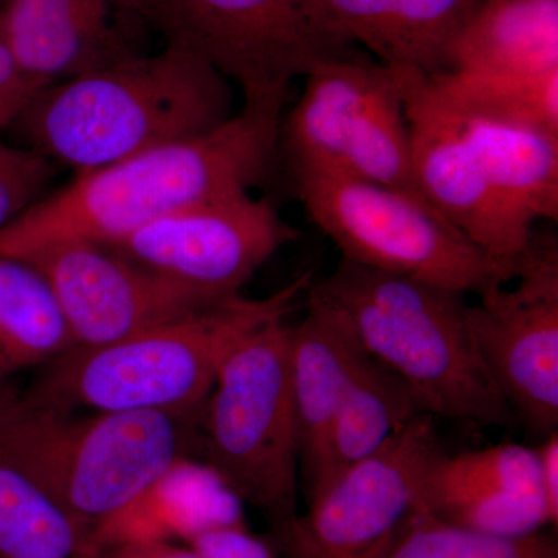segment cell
<instances>
[{
	"instance_id": "1",
	"label": "cell",
	"mask_w": 558,
	"mask_h": 558,
	"mask_svg": "<svg viewBox=\"0 0 558 558\" xmlns=\"http://www.w3.org/2000/svg\"><path fill=\"white\" fill-rule=\"evenodd\" d=\"M281 112L242 106L219 128L76 174L0 233V253L22 258L58 242L112 245L179 209L244 193L277 156Z\"/></svg>"
},
{
	"instance_id": "2",
	"label": "cell",
	"mask_w": 558,
	"mask_h": 558,
	"mask_svg": "<svg viewBox=\"0 0 558 558\" xmlns=\"http://www.w3.org/2000/svg\"><path fill=\"white\" fill-rule=\"evenodd\" d=\"M233 116L230 81L167 46L43 87L13 124L28 148L80 174L199 137Z\"/></svg>"
},
{
	"instance_id": "3",
	"label": "cell",
	"mask_w": 558,
	"mask_h": 558,
	"mask_svg": "<svg viewBox=\"0 0 558 558\" xmlns=\"http://www.w3.org/2000/svg\"><path fill=\"white\" fill-rule=\"evenodd\" d=\"M199 413L72 416L33 392L0 387V462L20 470L87 531L190 457Z\"/></svg>"
},
{
	"instance_id": "4",
	"label": "cell",
	"mask_w": 558,
	"mask_h": 558,
	"mask_svg": "<svg viewBox=\"0 0 558 558\" xmlns=\"http://www.w3.org/2000/svg\"><path fill=\"white\" fill-rule=\"evenodd\" d=\"M312 286L343 312L363 351L409 385L424 413L486 427L513 421L473 341L468 295L344 259Z\"/></svg>"
},
{
	"instance_id": "5",
	"label": "cell",
	"mask_w": 558,
	"mask_h": 558,
	"mask_svg": "<svg viewBox=\"0 0 558 558\" xmlns=\"http://www.w3.org/2000/svg\"><path fill=\"white\" fill-rule=\"evenodd\" d=\"M312 282L307 271L264 300L238 296L112 343L72 348L47 363L32 392L68 411L202 413L227 344L260 319L290 314Z\"/></svg>"
},
{
	"instance_id": "6",
	"label": "cell",
	"mask_w": 558,
	"mask_h": 558,
	"mask_svg": "<svg viewBox=\"0 0 558 558\" xmlns=\"http://www.w3.org/2000/svg\"><path fill=\"white\" fill-rule=\"evenodd\" d=\"M289 315L260 319L227 344L201 418L205 462L275 527L295 515L300 486Z\"/></svg>"
},
{
	"instance_id": "7",
	"label": "cell",
	"mask_w": 558,
	"mask_h": 558,
	"mask_svg": "<svg viewBox=\"0 0 558 558\" xmlns=\"http://www.w3.org/2000/svg\"><path fill=\"white\" fill-rule=\"evenodd\" d=\"M293 174L307 216L349 263L478 296L523 269L488 256L421 194L339 172Z\"/></svg>"
},
{
	"instance_id": "8",
	"label": "cell",
	"mask_w": 558,
	"mask_h": 558,
	"mask_svg": "<svg viewBox=\"0 0 558 558\" xmlns=\"http://www.w3.org/2000/svg\"><path fill=\"white\" fill-rule=\"evenodd\" d=\"M168 47L207 62L241 87L245 108L278 110L322 62L359 54L315 27L306 0H117Z\"/></svg>"
},
{
	"instance_id": "9",
	"label": "cell",
	"mask_w": 558,
	"mask_h": 558,
	"mask_svg": "<svg viewBox=\"0 0 558 558\" xmlns=\"http://www.w3.org/2000/svg\"><path fill=\"white\" fill-rule=\"evenodd\" d=\"M407 76L409 69L360 54L312 69L282 132L293 171L339 172L418 194Z\"/></svg>"
},
{
	"instance_id": "10",
	"label": "cell",
	"mask_w": 558,
	"mask_h": 558,
	"mask_svg": "<svg viewBox=\"0 0 558 558\" xmlns=\"http://www.w3.org/2000/svg\"><path fill=\"white\" fill-rule=\"evenodd\" d=\"M432 414L400 427L373 457L344 470L304 513L279 524V558H384L421 512L422 488L444 453Z\"/></svg>"
},
{
	"instance_id": "11",
	"label": "cell",
	"mask_w": 558,
	"mask_h": 558,
	"mask_svg": "<svg viewBox=\"0 0 558 558\" xmlns=\"http://www.w3.org/2000/svg\"><path fill=\"white\" fill-rule=\"evenodd\" d=\"M299 236L270 201L244 191L179 209L106 247L223 303L241 296L256 271Z\"/></svg>"
},
{
	"instance_id": "12",
	"label": "cell",
	"mask_w": 558,
	"mask_h": 558,
	"mask_svg": "<svg viewBox=\"0 0 558 558\" xmlns=\"http://www.w3.org/2000/svg\"><path fill=\"white\" fill-rule=\"evenodd\" d=\"M513 288L469 304V326L484 365L513 414L535 435L558 427V245L535 236Z\"/></svg>"
},
{
	"instance_id": "13",
	"label": "cell",
	"mask_w": 558,
	"mask_h": 558,
	"mask_svg": "<svg viewBox=\"0 0 558 558\" xmlns=\"http://www.w3.org/2000/svg\"><path fill=\"white\" fill-rule=\"evenodd\" d=\"M407 119L418 194L488 256L521 269L534 223L498 193L457 117L416 70L407 76Z\"/></svg>"
},
{
	"instance_id": "14",
	"label": "cell",
	"mask_w": 558,
	"mask_h": 558,
	"mask_svg": "<svg viewBox=\"0 0 558 558\" xmlns=\"http://www.w3.org/2000/svg\"><path fill=\"white\" fill-rule=\"evenodd\" d=\"M17 259L49 282L76 347H101L222 304L92 242H58Z\"/></svg>"
},
{
	"instance_id": "15",
	"label": "cell",
	"mask_w": 558,
	"mask_h": 558,
	"mask_svg": "<svg viewBox=\"0 0 558 558\" xmlns=\"http://www.w3.org/2000/svg\"><path fill=\"white\" fill-rule=\"evenodd\" d=\"M365 355L343 312L310 286L306 315L289 329L290 384L304 497L317 487L329 433Z\"/></svg>"
},
{
	"instance_id": "16",
	"label": "cell",
	"mask_w": 558,
	"mask_h": 558,
	"mask_svg": "<svg viewBox=\"0 0 558 558\" xmlns=\"http://www.w3.org/2000/svg\"><path fill=\"white\" fill-rule=\"evenodd\" d=\"M117 10V0H10L0 22L22 75L40 90L137 54Z\"/></svg>"
},
{
	"instance_id": "17",
	"label": "cell",
	"mask_w": 558,
	"mask_h": 558,
	"mask_svg": "<svg viewBox=\"0 0 558 558\" xmlns=\"http://www.w3.org/2000/svg\"><path fill=\"white\" fill-rule=\"evenodd\" d=\"M478 0H306L315 27L341 47H365L379 64L436 75Z\"/></svg>"
},
{
	"instance_id": "18",
	"label": "cell",
	"mask_w": 558,
	"mask_h": 558,
	"mask_svg": "<svg viewBox=\"0 0 558 558\" xmlns=\"http://www.w3.org/2000/svg\"><path fill=\"white\" fill-rule=\"evenodd\" d=\"M244 501L207 462L180 458L90 532V554L121 543H183L207 532L244 527Z\"/></svg>"
},
{
	"instance_id": "19",
	"label": "cell",
	"mask_w": 558,
	"mask_h": 558,
	"mask_svg": "<svg viewBox=\"0 0 558 558\" xmlns=\"http://www.w3.org/2000/svg\"><path fill=\"white\" fill-rule=\"evenodd\" d=\"M558 69V0H478L449 51V68L526 75Z\"/></svg>"
},
{
	"instance_id": "20",
	"label": "cell",
	"mask_w": 558,
	"mask_h": 558,
	"mask_svg": "<svg viewBox=\"0 0 558 558\" xmlns=\"http://www.w3.org/2000/svg\"><path fill=\"white\" fill-rule=\"evenodd\" d=\"M449 108L495 189L510 207L531 223L539 219L556 222L558 134L531 124Z\"/></svg>"
},
{
	"instance_id": "21",
	"label": "cell",
	"mask_w": 558,
	"mask_h": 558,
	"mask_svg": "<svg viewBox=\"0 0 558 558\" xmlns=\"http://www.w3.org/2000/svg\"><path fill=\"white\" fill-rule=\"evenodd\" d=\"M422 413L409 385L365 352L333 418L322 476L306 501L344 470L373 457L400 427Z\"/></svg>"
},
{
	"instance_id": "22",
	"label": "cell",
	"mask_w": 558,
	"mask_h": 558,
	"mask_svg": "<svg viewBox=\"0 0 558 558\" xmlns=\"http://www.w3.org/2000/svg\"><path fill=\"white\" fill-rule=\"evenodd\" d=\"M75 347L46 278L25 260L0 253V387Z\"/></svg>"
},
{
	"instance_id": "23",
	"label": "cell",
	"mask_w": 558,
	"mask_h": 558,
	"mask_svg": "<svg viewBox=\"0 0 558 558\" xmlns=\"http://www.w3.org/2000/svg\"><path fill=\"white\" fill-rule=\"evenodd\" d=\"M90 532L20 470L0 462V558H89Z\"/></svg>"
},
{
	"instance_id": "24",
	"label": "cell",
	"mask_w": 558,
	"mask_h": 558,
	"mask_svg": "<svg viewBox=\"0 0 558 558\" xmlns=\"http://www.w3.org/2000/svg\"><path fill=\"white\" fill-rule=\"evenodd\" d=\"M428 78L453 109L558 134V69L526 75L446 70Z\"/></svg>"
},
{
	"instance_id": "25",
	"label": "cell",
	"mask_w": 558,
	"mask_h": 558,
	"mask_svg": "<svg viewBox=\"0 0 558 558\" xmlns=\"http://www.w3.org/2000/svg\"><path fill=\"white\" fill-rule=\"evenodd\" d=\"M457 490H509L545 499L537 451L517 444L458 454L444 451L429 469L421 499Z\"/></svg>"
},
{
	"instance_id": "26",
	"label": "cell",
	"mask_w": 558,
	"mask_h": 558,
	"mask_svg": "<svg viewBox=\"0 0 558 558\" xmlns=\"http://www.w3.org/2000/svg\"><path fill=\"white\" fill-rule=\"evenodd\" d=\"M384 558H556L542 534L501 538L417 512Z\"/></svg>"
},
{
	"instance_id": "27",
	"label": "cell",
	"mask_w": 558,
	"mask_h": 558,
	"mask_svg": "<svg viewBox=\"0 0 558 558\" xmlns=\"http://www.w3.org/2000/svg\"><path fill=\"white\" fill-rule=\"evenodd\" d=\"M54 175V163L32 148L0 142V233L36 202Z\"/></svg>"
},
{
	"instance_id": "28",
	"label": "cell",
	"mask_w": 558,
	"mask_h": 558,
	"mask_svg": "<svg viewBox=\"0 0 558 558\" xmlns=\"http://www.w3.org/2000/svg\"><path fill=\"white\" fill-rule=\"evenodd\" d=\"M189 546L202 558H279L275 543L256 537L244 527H226L191 539Z\"/></svg>"
},
{
	"instance_id": "29",
	"label": "cell",
	"mask_w": 558,
	"mask_h": 558,
	"mask_svg": "<svg viewBox=\"0 0 558 558\" xmlns=\"http://www.w3.org/2000/svg\"><path fill=\"white\" fill-rule=\"evenodd\" d=\"M38 87L22 75L3 35L0 22V101L28 102Z\"/></svg>"
},
{
	"instance_id": "30",
	"label": "cell",
	"mask_w": 558,
	"mask_h": 558,
	"mask_svg": "<svg viewBox=\"0 0 558 558\" xmlns=\"http://www.w3.org/2000/svg\"><path fill=\"white\" fill-rule=\"evenodd\" d=\"M89 558H202L191 546L178 543H121L95 550Z\"/></svg>"
},
{
	"instance_id": "31",
	"label": "cell",
	"mask_w": 558,
	"mask_h": 558,
	"mask_svg": "<svg viewBox=\"0 0 558 558\" xmlns=\"http://www.w3.org/2000/svg\"><path fill=\"white\" fill-rule=\"evenodd\" d=\"M537 451L539 465V483L543 497L548 508L550 521L556 526L558 521V433H550L543 440Z\"/></svg>"
},
{
	"instance_id": "32",
	"label": "cell",
	"mask_w": 558,
	"mask_h": 558,
	"mask_svg": "<svg viewBox=\"0 0 558 558\" xmlns=\"http://www.w3.org/2000/svg\"><path fill=\"white\" fill-rule=\"evenodd\" d=\"M9 123V110H7L5 106L0 105V130L7 126Z\"/></svg>"
},
{
	"instance_id": "33",
	"label": "cell",
	"mask_w": 558,
	"mask_h": 558,
	"mask_svg": "<svg viewBox=\"0 0 558 558\" xmlns=\"http://www.w3.org/2000/svg\"><path fill=\"white\" fill-rule=\"evenodd\" d=\"M9 2H10V0H9Z\"/></svg>"
}]
</instances>
